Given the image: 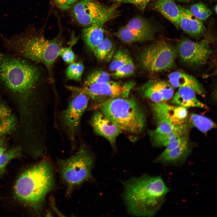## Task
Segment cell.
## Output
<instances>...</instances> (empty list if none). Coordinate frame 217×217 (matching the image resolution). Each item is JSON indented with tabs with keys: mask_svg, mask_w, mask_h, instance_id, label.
<instances>
[{
	"mask_svg": "<svg viewBox=\"0 0 217 217\" xmlns=\"http://www.w3.org/2000/svg\"><path fill=\"white\" fill-rule=\"evenodd\" d=\"M75 95L67 108L59 115L61 125L71 141L72 149L75 147L76 137L80 129L83 114L87 108L89 97L85 94L74 92Z\"/></svg>",
	"mask_w": 217,
	"mask_h": 217,
	"instance_id": "obj_10",
	"label": "cell"
},
{
	"mask_svg": "<svg viewBox=\"0 0 217 217\" xmlns=\"http://www.w3.org/2000/svg\"><path fill=\"white\" fill-rule=\"evenodd\" d=\"M150 106L156 122L166 121L175 126L185 123L188 119L187 108L179 105H171L163 102H152Z\"/></svg>",
	"mask_w": 217,
	"mask_h": 217,
	"instance_id": "obj_12",
	"label": "cell"
},
{
	"mask_svg": "<svg viewBox=\"0 0 217 217\" xmlns=\"http://www.w3.org/2000/svg\"><path fill=\"white\" fill-rule=\"evenodd\" d=\"M171 102L176 105L186 108L197 107L208 109V106L197 98L196 93L188 87L178 88L173 95Z\"/></svg>",
	"mask_w": 217,
	"mask_h": 217,
	"instance_id": "obj_19",
	"label": "cell"
},
{
	"mask_svg": "<svg viewBox=\"0 0 217 217\" xmlns=\"http://www.w3.org/2000/svg\"><path fill=\"white\" fill-rule=\"evenodd\" d=\"M20 152L21 149L19 147H14L6 150L0 155V168L4 169L7 164L18 156Z\"/></svg>",
	"mask_w": 217,
	"mask_h": 217,
	"instance_id": "obj_31",
	"label": "cell"
},
{
	"mask_svg": "<svg viewBox=\"0 0 217 217\" xmlns=\"http://www.w3.org/2000/svg\"><path fill=\"white\" fill-rule=\"evenodd\" d=\"M189 118L190 125H193L204 133L216 127V124L212 121L203 115L192 113Z\"/></svg>",
	"mask_w": 217,
	"mask_h": 217,
	"instance_id": "obj_24",
	"label": "cell"
},
{
	"mask_svg": "<svg viewBox=\"0 0 217 217\" xmlns=\"http://www.w3.org/2000/svg\"><path fill=\"white\" fill-rule=\"evenodd\" d=\"M144 98L153 102H162L172 98L174 88L169 82L159 79L149 80L139 89Z\"/></svg>",
	"mask_w": 217,
	"mask_h": 217,
	"instance_id": "obj_13",
	"label": "cell"
},
{
	"mask_svg": "<svg viewBox=\"0 0 217 217\" xmlns=\"http://www.w3.org/2000/svg\"><path fill=\"white\" fill-rule=\"evenodd\" d=\"M181 2H187L190 1V0H177Z\"/></svg>",
	"mask_w": 217,
	"mask_h": 217,
	"instance_id": "obj_38",
	"label": "cell"
},
{
	"mask_svg": "<svg viewBox=\"0 0 217 217\" xmlns=\"http://www.w3.org/2000/svg\"><path fill=\"white\" fill-rule=\"evenodd\" d=\"M192 149L187 140L168 153L160 154L153 162L166 166H181L185 162Z\"/></svg>",
	"mask_w": 217,
	"mask_h": 217,
	"instance_id": "obj_15",
	"label": "cell"
},
{
	"mask_svg": "<svg viewBox=\"0 0 217 217\" xmlns=\"http://www.w3.org/2000/svg\"><path fill=\"white\" fill-rule=\"evenodd\" d=\"M4 169L0 168V175L2 174Z\"/></svg>",
	"mask_w": 217,
	"mask_h": 217,
	"instance_id": "obj_40",
	"label": "cell"
},
{
	"mask_svg": "<svg viewBox=\"0 0 217 217\" xmlns=\"http://www.w3.org/2000/svg\"><path fill=\"white\" fill-rule=\"evenodd\" d=\"M15 125V119L12 115L0 120V138L11 132L14 129Z\"/></svg>",
	"mask_w": 217,
	"mask_h": 217,
	"instance_id": "obj_32",
	"label": "cell"
},
{
	"mask_svg": "<svg viewBox=\"0 0 217 217\" xmlns=\"http://www.w3.org/2000/svg\"><path fill=\"white\" fill-rule=\"evenodd\" d=\"M180 12V27L190 36L197 37L203 35L206 28L203 21L196 17L189 9L178 5Z\"/></svg>",
	"mask_w": 217,
	"mask_h": 217,
	"instance_id": "obj_16",
	"label": "cell"
},
{
	"mask_svg": "<svg viewBox=\"0 0 217 217\" xmlns=\"http://www.w3.org/2000/svg\"><path fill=\"white\" fill-rule=\"evenodd\" d=\"M77 0H53L59 9L65 11L71 8Z\"/></svg>",
	"mask_w": 217,
	"mask_h": 217,
	"instance_id": "obj_35",
	"label": "cell"
},
{
	"mask_svg": "<svg viewBox=\"0 0 217 217\" xmlns=\"http://www.w3.org/2000/svg\"><path fill=\"white\" fill-rule=\"evenodd\" d=\"M113 43L108 38H104L102 41L93 51L94 55L100 61H108L114 52Z\"/></svg>",
	"mask_w": 217,
	"mask_h": 217,
	"instance_id": "obj_23",
	"label": "cell"
},
{
	"mask_svg": "<svg viewBox=\"0 0 217 217\" xmlns=\"http://www.w3.org/2000/svg\"><path fill=\"white\" fill-rule=\"evenodd\" d=\"M90 123L94 132L105 138L114 148L117 137L123 131L98 109L93 113Z\"/></svg>",
	"mask_w": 217,
	"mask_h": 217,
	"instance_id": "obj_14",
	"label": "cell"
},
{
	"mask_svg": "<svg viewBox=\"0 0 217 217\" xmlns=\"http://www.w3.org/2000/svg\"><path fill=\"white\" fill-rule=\"evenodd\" d=\"M115 35L122 42L131 44L152 40L154 39L155 33L154 31L129 28L125 25L121 27Z\"/></svg>",
	"mask_w": 217,
	"mask_h": 217,
	"instance_id": "obj_18",
	"label": "cell"
},
{
	"mask_svg": "<svg viewBox=\"0 0 217 217\" xmlns=\"http://www.w3.org/2000/svg\"><path fill=\"white\" fill-rule=\"evenodd\" d=\"M6 149L5 140L3 139H0V155L7 150Z\"/></svg>",
	"mask_w": 217,
	"mask_h": 217,
	"instance_id": "obj_37",
	"label": "cell"
},
{
	"mask_svg": "<svg viewBox=\"0 0 217 217\" xmlns=\"http://www.w3.org/2000/svg\"><path fill=\"white\" fill-rule=\"evenodd\" d=\"M190 125L188 123L176 126L171 131L151 138L153 145L156 147L166 146L171 142L186 134Z\"/></svg>",
	"mask_w": 217,
	"mask_h": 217,
	"instance_id": "obj_22",
	"label": "cell"
},
{
	"mask_svg": "<svg viewBox=\"0 0 217 217\" xmlns=\"http://www.w3.org/2000/svg\"><path fill=\"white\" fill-rule=\"evenodd\" d=\"M176 49L182 61L195 66L205 64L212 52L209 42L206 39L199 42L183 40L178 43Z\"/></svg>",
	"mask_w": 217,
	"mask_h": 217,
	"instance_id": "obj_11",
	"label": "cell"
},
{
	"mask_svg": "<svg viewBox=\"0 0 217 217\" xmlns=\"http://www.w3.org/2000/svg\"><path fill=\"white\" fill-rule=\"evenodd\" d=\"M104 24L93 25L83 29L82 39L87 47L92 52L104 38Z\"/></svg>",
	"mask_w": 217,
	"mask_h": 217,
	"instance_id": "obj_21",
	"label": "cell"
},
{
	"mask_svg": "<svg viewBox=\"0 0 217 217\" xmlns=\"http://www.w3.org/2000/svg\"><path fill=\"white\" fill-rule=\"evenodd\" d=\"M169 82L173 87L179 88L188 87L202 97H205L206 92L202 84L195 77L184 72L176 71L168 75Z\"/></svg>",
	"mask_w": 217,
	"mask_h": 217,
	"instance_id": "obj_17",
	"label": "cell"
},
{
	"mask_svg": "<svg viewBox=\"0 0 217 217\" xmlns=\"http://www.w3.org/2000/svg\"><path fill=\"white\" fill-rule=\"evenodd\" d=\"M94 155L84 144L81 143L75 154L58 160V170L68 190L92 178L94 166Z\"/></svg>",
	"mask_w": 217,
	"mask_h": 217,
	"instance_id": "obj_6",
	"label": "cell"
},
{
	"mask_svg": "<svg viewBox=\"0 0 217 217\" xmlns=\"http://www.w3.org/2000/svg\"><path fill=\"white\" fill-rule=\"evenodd\" d=\"M217 5H216L215 6V7L214 8V10L216 14L217 13Z\"/></svg>",
	"mask_w": 217,
	"mask_h": 217,
	"instance_id": "obj_39",
	"label": "cell"
},
{
	"mask_svg": "<svg viewBox=\"0 0 217 217\" xmlns=\"http://www.w3.org/2000/svg\"><path fill=\"white\" fill-rule=\"evenodd\" d=\"M127 213L132 216L152 217L161 209L170 190L160 176L144 174L121 181Z\"/></svg>",
	"mask_w": 217,
	"mask_h": 217,
	"instance_id": "obj_1",
	"label": "cell"
},
{
	"mask_svg": "<svg viewBox=\"0 0 217 217\" xmlns=\"http://www.w3.org/2000/svg\"><path fill=\"white\" fill-rule=\"evenodd\" d=\"M128 97L103 100L93 104L90 108L99 110L123 131L140 134L146 126V113L136 99Z\"/></svg>",
	"mask_w": 217,
	"mask_h": 217,
	"instance_id": "obj_4",
	"label": "cell"
},
{
	"mask_svg": "<svg viewBox=\"0 0 217 217\" xmlns=\"http://www.w3.org/2000/svg\"><path fill=\"white\" fill-rule=\"evenodd\" d=\"M72 46L62 47L60 52L59 56H61L63 60L68 64L73 63L75 58V55L72 50Z\"/></svg>",
	"mask_w": 217,
	"mask_h": 217,
	"instance_id": "obj_33",
	"label": "cell"
},
{
	"mask_svg": "<svg viewBox=\"0 0 217 217\" xmlns=\"http://www.w3.org/2000/svg\"><path fill=\"white\" fill-rule=\"evenodd\" d=\"M135 85V82L133 81L122 82L110 80L82 87L68 86L66 87L73 92L85 94L96 103L110 98L128 97Z\"/></svg>",
	"mask_w": 217,
	"mask_h": 217,
	"instance_id": "obj_9",
	"label": "cell"
},
{
	"mask_svg": "<svg viewBox=\"0 0 217 217\" xmlns=\"http://www.w3.org/2000/svg\"><path fill=\"white\" fill-rule=\"evenodd\" d=\"M130 57L128 53L124 51H118L109 65L110 70L114 72L117 71L127 62Z\"/></svg>",
	"mask_w": 217,
	"mask_h": 217,
	"instance_id": "obj_28",
	"label": "cell"
},
{
	"mask_svg": "<svg viewBox=\"0 0 217 217\" xmlns=\"http://www.w3.org/2000/svg\"><path fill=\"white\" fill-rule=\"evenodd\" d=\"M110 80L109 74L102 70H95L90 73L85 80L83 86L94 84L103 83Z\"/></svg>",
	"mask_w": 217,
	"mask_h": 217,
	"instance_id": "obj_25",
	"label": "cell"
},
{
	"mask_svg": "<svg viewBox=\"0 0 217 217\" xmlns=\"http://www.w3.org/2000/svg\"><path fill=\"white\" fill-rule=\"evenodd\" d=\"M153 7L175 27L180 28V12L178 5L174 0H156L153 3Z\"/></svg>",
	"mask_w": 217,
	"mask_h": 217,
	"instance_id": "obj_20",
	"label": "cell"
},
{
	"mask_svg": "<svg viewBox=\"0 0 217 217\" xmlns=\"http://www.w3.org/2000/svg\"><path fill=\"white\" fill-rule=\"evenodd\" d=\"M84 68L82 61L71 64L66 70V77L68 79L81 82Z\"/></svg>",
	"mask_w": 217,
	"mask_h": 217,
	"instance_id": "obj_26",
	"label": "cell"
},
{
	"mask_svg": "<svg viewBox=\"0 0 217 217\" xmlns=\"http://www.w3.org/2000/svg\"><path fill=\"white\" fill-rule=\"evenodd\" d=\"M45 78L38 67L24 59L2 57L0 62V82L22 97L29 96L43 86Z\"/></svg>",
	"mask_w": 217,
	"mask_h": 217,
	"instance_id": "obj_2",
	"label": "cell"
},
{
	"mask_svg": "<svg viewBox=\"0 0 217 217\" xmlns=\"http://www.w3.org/2000/svg\"><path fill=\"white\" fill-rule=\"evenodd\" d=\"M114 2H124L133 4L141 11H143L151 0H109Z\"/></svg>",
	"mask_w": 217,
	"mask_h": 217,
	"instance_id": "obj_34",
	"label": "cell"
},
{
	"mask_svg": "<svg viewBox=\"0 0 217 217\" xmlns=\"http://www.w3.org/2000/svg\"><path fill=\"white\" fill-rule=\"evenodd\" d=\"M115 2L107 6L95 0H81L71 8V14L75 21L85 28L105 24L118 15L117 9L120 3Z\"/></svg>",
	"mask_w": 217,
	"mask_h": 217,
	"instance_id": "obj_7",
	"label": "cell"
},
{
	"mask_svg": "<svg viewBox=\"0 0 217 217\" xmlns=\"http://www.w3.org/2000/svg\"><path fill=\"white\" fill-rule=\"evenodd\" d=\"M12 115L10 109L7 106L0 104V120L8 118Z\"/></svg>",
	"mask_w": 217,
	"mask_h": 217,
	"instance_id": "obj_36",
	"label": "cell"
},
{
	"mask_svg": "<svg viewBox=\"0 0 217 217\" xmlns=\"http://www.w3.org/2000/svg\"><path fill=\"white\" fill-rule=\"evenodd\" d=\"M9 46L22 57L45 65L51 82L54 63L62 47V41L58 36L48 39L40 34L29 33L11 39L7 41Z\"/></svg>",
	"mask_w": 217,
	"mask_h": 217,
	"instance_id": "obj_5",
	"label": "cell"
},
{
	"mask_svg": "<svg viewBox=\"0 0 217 217\" xmlns=\"http://www.w3.org/2000/svg\"><path fill=\"white\" fill-rule=\"evenodd\" d=\"M135 67L131 58L129 57L127 62L114 72L113 77L115 78H122L133 74L135 71Z\"/></svg>",
	"mask_w": 217,
	"mask_h": 217,
	"instance_id": "obj_29",
	"label": "cell"
},
{
	"mask_svg": "<svg viewBox=\"0 0 217 217\" xmlns=\"http://www.w3.org/2000/svg\"><path fill=\"white\" fill-rule=\"evenodd\" d=\"M156 122L157 124L156 128L149 132L150 138L166 134L171 131L176 126L164 120H160Z\"/></svg>",
	"mask_w": 217,
	"mask_h": 217,
	"instance_id": "obj_30",
	"label": "cell"
},
{
	"mask_svg": "<svg viewBox=\"0 0 217 217\" xmlns=\"http://www.w3.org/2000/svg\"><path fill=\"white\" fill-rule=\"evenodd\" d=\"M189 10L196 17L202 21L207 20L212 14L210 9L202 3L192 5Z\"/></svg>",
	"mask_w": 217,
	"mask_h": 217,
	"instance_id": "obj_27",
	"label": "cell"
},
{
	"mask_svg": "<svg viewBox=\"0 0 217 217\" xmlns=\"http://www.w3.org/2000/svg\"><path fill=\"white\" fill-rule=\"evenodd\" d=\"M2 57H3L0 54V62L1 61V60H2Z\"/></svg>",
	"mask_w": 217,
	"mask_h": 217,
	"instance_id": "obj_41",
	"label": "cell"
},
{
	"mask_svg": "<svg viewBox=\"0 0 217 217\" xmlns=\"http://www.w3.org/2000/svg\"><path fill=\"white\" fill-rule=\"evenodd\" d=\"M178 55L176 48L168 43L159 42L144 48L140 55L139 59L144 70L157 73L171 68Z\"/></svg>",
	"mask_w": 217,
	"mask_h": 217,
	"instance_id": "obj_8",
	"label": "cell"
},
{
	"mask_svg": "<svg viewBox=\"0 0 217 217\" xmlns=\"http://www.w3.org/2000/svg\"><path fill=\"white\" fill-rule=\"evenodd\" d=\"M54 183L53 167L50 162L45 159L20 176L14 186L15 194L20 200L38 209Z\"/></svg>",
	"mask_w": 217,
	"mask_h": 217,
	"instance_id": "obj_3",
	"label": "cell"
}]
</instances>
